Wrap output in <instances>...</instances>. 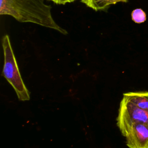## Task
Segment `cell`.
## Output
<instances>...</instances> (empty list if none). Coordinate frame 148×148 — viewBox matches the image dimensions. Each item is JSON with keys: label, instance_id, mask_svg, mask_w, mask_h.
<instances>
[{"label": "cell", "instance_id": "obj_2", "mask_svg": "<svg viewBox=\"0 0 148 148\" xmlns=\"http://www.w3.org/2000/svg\"><path fill=\"white\" fill-rule=\"evenodd\" d=\"M2 46L4 56L2 75L14 88L18 99L28 101L30 99L29 94L21 78L10 38L8 35L2 37Z\"/></svg>", "mask_w": 148, "mask_h": 148}, {"label": "cell", "instance_id": "obj_4", "mask_svg": "<svg viewBox=\"0 0 148 148\" xmlns=\"http://www.w3.org/2000/svg\"><path fill=\"white\" fill-rule=\"evenodd\" d=\"M128 148H148V124L135 123L123 134Z\"/></svg>", "mask_w": 148, "mask_h": 148}, {"label": "cell", "instance_id": "obj_1", "mask_svg": "<svg viewBox=\"0 0 148 148\" xmlns=\"http://www.w3.org/2000/svg\"><path fill=\"white\" fill-rule=\"evenodd\" d=\"M51 7L44 0H0V14L9 15L20 23H31L66 35L68 32L53 19Z\"/></svg>", "mask_w": 148, "mask_h": 148}, {"label": "cell", "instance_id": "obj_6", "mask_svg": "<svg viewBox=\"0 0 148 148\" xmlns=\"http://www.w3.org/2000/svg\"><path fill=\"white\" fill-rule=\"evenodd\" d=\"M128 0H81V2L95 11L104 10L111 5L118 2H127Z\"/></svg>", "mask_w": 148, "mask_h": 148}, {"label": "cell", "instance_id": "obj_3", "mask_svg": "<svg viewBox=\"0 0 148 148\" xmlns=\"http://www.w3.org/2000/svg\"><path fill=\"white\" fill-rule=\"evenodd\" d=\"M135 123L148 124V111L137 107L123 97L117 118V125L122 135Z\"/></svg>", "mask_w": 148, "mask_h": 148}, {"label": "cell", "instance_id": "obj_8", "mask_svg": "<svg viewBox=\"0 0 148 148\" xmlns=\"http://www.w3.org/2000/svg\"><path fill=\"white\" fill-rule=\"evenodd\" d=\"M53 2L54 3H56L57 5H65L68 3H71L76 0H48Z\"/></svg>", "mask_w": 148, "mask_h": 148}, {"label": "cell", "instance_id": "obj_7", "mask_svg": "<svg viewBox=\"0 0 148 148\" xmlns=\"http://www.w3.org/2000/svg\"><path fill=\"white\" fill-rule=\"evenodd\" d=\"M131 18L135 23H143L146 20V14L142 9L136 8L132 11Z\"/></svg>", "mask_w": 148, "mask_h": 148}, {"label": "cell", "instance_id": "obj_5", "mask_svg": "<svg viewBox=\"0 0 148 148\" xmlns=\"http://www.w3.org/2000/svg\"><path fill=\"white\" fill-rule=\"evenodd\" d=\"M123 97L137 107L148 111V91L127 92Z\"/></svg>", "mask_w": 148, "mask_h": 148}]
</instances>
